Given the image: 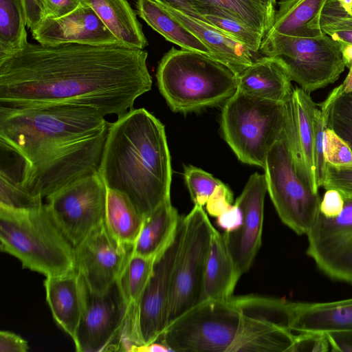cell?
<instances>
[{
    "label": "cell",
    "instance_id": "cell-1",
    "mask_svg": "<svg viewBox=\"0 0 352 352\" xmlns=\"http://www.w3.org/2000/svg\"><path fill=\"white\" fill-rule=\"evenodd\" d=\"M147 57L122 44L28 42L0 58V106L74 104L119 117L151 89Z\"/></svg>",
    "mask_w": 352,
    "mask_h": 352
},
{
    "label": "cell",
    "instance_id": "cell-2",
    "mask_svg": "<svg viewBox=\"0 0 352 352\" xmlns=\"http://www.w3.org/2000/svg\"><path fill=\"white\" fill-rule=\"evenodd\" d=\"M98 174L144 217L170 199L172 169L164 124L144 108L110 123Z\"/></svg>",
    "mask_w": 352,
    "mask_h": 352
},
{
    "label": "cell",
    "instance_id": "cell-3",
    "mask_svg": "<svg viewBox=\"0 0 352 352\" xmlns=\"http://www.w3.org/2000/svg\"><path fill=\"white\" fill-rule=\"evenodd\" d=\"M97 109L50 103L0 106V142L32 165L110 124Z\"/></svg>",
    "mask_w": 352,
    "mask_h": 352
},
{
    "label": "cell",
    "instance_id": "cell-4",
    "mask_svg": "<svg viewBox=\"0 0 352 352\" xmlns=\"http://www.w3.org/2000/svg\"><path fill=\"white\" fill-rule=\"evenodd\" d=\"M263 296L199 302L172 322L158 341L172 351L247 352Z\"/></svg>",
    "mask_w": 352,
    "mask_h": 352
},
{
    "label": "cell",
    "instance_id": "cell-5",
    "mask_svg": "<svg viewBox=\"0 0 352 352\" xmlns=\"http://www.w3.org/2000/svg\"><path fill=\"white\" fill-rule=\"evenodd\" d=\"M156 78L175 112L219 105L237 91L236 75L227 66L206 54L175 47L161 59Z\"/></svg>",
    "mask_w": 352,
    "mask_h": 352
},
{
    "label": "cell",
    "instance_id": "cell-6",
    "mask_svg": "<svg viewBox=\"0 0 352 352\" xmlns=\"http://www.w3.org/2000/svg\"><path fill=\"white\" fill-rule=\"evenodd\" d=\"M0 242L1 252L46 277L75 269L74 248L46 204L27 210L0 207Z\"/></svg>",
    "mask_w": 352,
    "mask_h": 352
},
{
    "label": "cell",
    "instance_id": "cell-7",
    "mask_svg": "<svg viewBox=\"0 0 352 352\" xmlns=\"http://www.w3.org/2000/svg\"><path fill=\"white\" fill-rule=\"evenodd\" d=\"M286 115L287 102L237 90L222 108L223 138L241 162L263 168L269 151L284 129Z\"/></svg>",
    "mask_w": 352,
    "mask_h": 352
},
{
    "label": "cell",
    "instance_id": "cell-8",
    "mask_svg": "<svg viewBox=\"0 0 352 352\" xmlns=\"http://www.w3.org/2000/svg\"><path fill=\"white\" fill-rule=\"evenodd\" d=\"M73 341L78 352L135 351L142 345L138 322L117 282L102 295L87 286L84 309Z\"/></svg>",
    "mask_w": 352,
    "mask_h": 352
},
{
    "label": "cell",
    "instance_id": "cell-9",
    "mask_svg": "<svg viewBox=\"0 0 352 352\" xmlns=\"http://www.w3.org/2000/svg\"><path fill=\"white\" fill-rule=\"evenodd\" d=\"M258 53L277 57L292 81L308 94L334 82L345 67L339 44L324 33L300 38L268 32Z\"/></svg>",
    "mask_w": 352,
    "mask_h": 352
},
{
    "label": "cell",
    "instance_id": "cell-10",
    "mask_svg": "<svg viewBox=\"0 0 352 352\" xmlns=\"http://www.w3.org/2000/svg\"><path fill=\"white\" fill-rule=\"evenodd\" d=\"M263 169L267 192L280 219L296 234H307L319 213L321 198L298 173L286 121Z\"/></svg>",
    "mask_w": 352,
    "mask_h": 352
},
{
    "label": "cell",
    "instance_id": "cell-11",
    "mask_svg": "<svg viewBox=\"0 0 352 352\" xmlns=\"http://www.w3.org/2000/svg\"><path fill=\"white\" fill-rule=\"evenodd\" d=\"M214 229L201 206L195 205L184 216V233L173 274L168 326L200 302Z\"/></svg>",
    "mask_w": 352,
    "mask_h": 352
},
{
    "label": "cell",
    "instance_id": "cell-12",
    "mask_svg": "<svg viewBox=\"0 0 352 352\" xmlns=\"http://www.w3.org/2000/svg\"><path fill=\"white\" fill-rule=\"evenodd\" d=\"M109 127L32 165L24 163L21 187L47 199L77 179L98 173Z\"/></svg>",
    "mask_w": 352,
    "mask_h": 352
},
{
    "label": "cell",
    "instance_id": "cell-13",
    "mask_svg": "<svg viewBox=\"0 0 352 352\" xmlns=\"http://www.w3.org/2000/svg\"><path fill=\"white\" fill-rule=\"evenodd\" d=\"M107 196V188L96 173L46 199L53 219L74 248L105 221Z\"/></svg>",
    "mask_w": 352,
    "mask_h": 352
},
{
    "label": "cell",
    "instance_id": "cell-14",
    "mask_svg": "<svg viewBox=\"0 0 352 352\" xmlns=\"http://www.w3.org/2000/svg\"><path fill=\"white\" fill-rule=\"evenodd\" d=\"M342 212L326 217L320 211L307 233V254L331 279L352 285V197Z\"/></svg>",
    "mask_w": 352,
    "mask_h": 352
},
{
    "label": "cell",
    "instance_id": "cell-15",
    "mask_svg": "<svg viewBox=\"0 0 352 352\" xmlns=\"http://www.w3.org/2000/svg\"><path fill=\"white\" fill-rule=\"evenodd\" d=\"M184 233V216H182L172 241L155 259L152 276L142 296L138 320L142 345L157 342L168 326L173 274Z\"/></svg>",
    "mask_w": 352,
    "mask_h": 352
},
{
    "label": "cell",
    "instance_id": "cell-16",
    "mask_svg": "<svg viewBox=\"0 0 352 352\" xmlns=\"http://www.w3.org/2000/svg\"><path fill=\"white\" fill-rule=\"evenodd\" d=\"M133 245L120 243L105 221L74 247L75 269L93 293L105 294L117 281Z\"/></svg>",
    "mask_w": 352,
    "mask_h": 352
},
{
    "label": "cell",
    "instance_id": "cell-17",
    "mask_svg": "<svg viewBox=\"0 0 352 352\" xmlns=\"http://www.w3.org/2000/svg\"><path fill=\"white\" fill-rule=\"evenodd\" d=\"M267 192L265 175L252 174L234 202L241 211L242 224L234 232H224L229 250L241 276L249 271L261 246Z\"/></svg>",
    "mask_w": 352,
    "mask_h": 352
},
{
    "label": "cell",
    "instance_id": "cell-18",
    "mask_svg": "<svg viewBox=\"0 0 352 352\" xmlns=\"http://www.w3.org/2000/svg\"><path fill=\"white\" fill-rule=\"evenodd\" d=\"M30 30L32 38L39 44L45 45L121 44L94 10L82 3L63 17L43 19Z\"/></svg>",
    "mask_w": 352,
    "mask_h": 352
},
{
    "label": "cell",
    "instance_id": "cell-19",
    "mask_svg": "<svg viewBox=\"0 0 352 352\" xmlns=\"http://www.w3.org/2000/svg\"><path fill=\"white\" fill-rule=\"evenodd\" d=\"M316 108L309 94L300 87L294 88L291 98L287 102L286 126L298 173L307 185L318 192L314 160Z\"/></svg>",
    "mask_w": 352,
    "mask_h": 352
},
{
    "label": "cell",
    "instance_id": "cell-20",
    "mask_svg": "<svg viewBox=\"0 0 352 352\" xmlns=\"http://www.w3.org/2000/svg\"><path fill=\"white\" fill-rule=\"evenodd\" d=\"M46 300L56 323L74 340L82 315L87 285L76 269L47 276Z\"/></svg>",
    "mask_w": 352,
    "mask_h": 352
},
{
    "label": "cell",
    "instance_id": "cell-21",
    "mask_svg": "<svg viewBox=\"0 0 352 352\" xmlns=\"http://www.w3.org/2000/svg\"><path fill=\"white\" fill-rule=\"evenodd\" d=\"M237 90L248 96L279 102L291 98L292 80L283 63L274 56H261L236 76Z\"/></svg>",
    "mask_w": 352,
    "mask_h": 352
},
{
    "label": "cell",
    "instance_id": "cell-22",
    "mask_svg": "<svg viewBox=\"0 0 352 352\" xmlns=\"http://www.w3.org/2000/svg\"><path fill=\"white\" fill-rule=\"evenodd\" d=\"M162 5L208 47L212 58L227 66L236 76L256 59L254 54L245 45L217 28Z\"/></svg>",
    "mask_w": 352,
    "mask_h": 352
},
{
    "label": "cell",
    "instance_id": "cell-23",
    "mask_svg": "<svg viewBox=\"0 0 352 352\" xmlns=\"http://www.w3.org/2000/svg\"><path fill=\"white\" fill-rule=\"evenodd\" d=\"M241 276L229 250L225 233L219 232L214 228L206 263L199 302L232 297Z\"/></svg>",
    "mask_w": 352,
    "mask_h": 352
},
{
    "label": "cell",
    "instance_id": "cell-24",
    "mask_svg": "<svg viewBox=\"0 0 352 352\" xmlns=\"http://www.w3.org/2000/svg\"><path fill=\"white\" fill-rule=\"evenodd\" d=\"M293 332L352 330V298L326 302H294Z\"/></svg>",
    "mask_w": 352,
    "mask_h": 352
},
{
    "label": "cell",
    "instance_id": "cell-25",
    "mask_svg": "<svg viewBox=\"0 0 352 352\" xmlns=\"http://www.w3.org/2000/svg\"><path fill=\"white\" fill-rule=\"evenodd\" d=\"M327 0H280L269 32L300 38L323 34L322 11Z\"/></svg>",
    "mask_w": 352,
    "mask_h": 352
},
{
    "label": "cell",
    "instance_id": "cell-26",
    "mask_svg": "<svg viewBox=\"0 0 352 352\" xmlns=\"http://www.w3.org/2000/svg\"><path fill=\"white\" fill-rule=\"evenodd\" d=\"M80 1L94 10L122 45L143 50L148 45L136 14L126 0Z\"/></svg>",
    "mask_w": 352,
    "mask_h": 352
},
{
    "label": "cell",
    "instance_id": "cell-27",
    "mask_svg": "<svg viewBox=\"0 0 352 352\" xmlns=\"http://www.w3.org/2000/svg\"><path fill=\"white\" fill-rule=\"evenodd\" d=\"M181 217L170 199L161 204L144 219L140 232L133 246V253L157 258L172 241Z\"/></svg>",
    "mask_w": 352,
    "mask_h": 352
},
{
    "label": "cell",
    "instance_id": "cell-28",
    "mask_svg": "<svg viewBox=\"0 0 352 352\" xmlns=\"http://www.w3.org/2000/svg\"><path fill=\"white\" fill-rule=\"evenodd\" d=\"M137 13L149 26L167 41L183 50L197 52L211 57L208 47L155 0H137Z\"/></svg>",
    "mask_w": 352,
    "mask_h": 352
},
{
    "label": "cell",
    "instance_id": "cell-29",
    "mask_svg": "<svg viewBox=\"0 0 352 352\" xmlns=\"http://www.w3.org/2000/svg\"><path fill=\"white\" fill-rule=\"evenodd\" d=\"M143 221L144 217L125 195L107 188L105 223L114 238L133 246Z\"/></svg>",
    "mask_w": 352,
    "mask_h": 352
},
{
    "label": "cell",
    "instance_id": "cell-30",
    "mask_svg": "<svg viewBox=\"0 0 352 352\" xmlns=\"http://www.w3.org/2000/svg\"><path fill=\"white\" fill-rule=\"evenodd\" d=\"M156 258L131 254L117 280L131 311L139 314V305L152 276Z\"/></svg>",
    "mask_w": 352,
    "mask_h": 352
},
{
    "label": "cell",
    "instance_id": "cell-31",
    "mask_svg": "<svg viewBox=\"0 0 352 352\" xmlns=\"http://www.w3.org/2000/svg\"><path fill=\"white\" fill-rule=\"evenodd\" d=\"M22 0H0V58L23 49L28 43Z\"/></svg>",
    "mask_w": 352,
    "mask_h": 352
},
{
    "label": "cell",
    "instance_id": "cell-32",
    "mask_svg": "<svg viewBox=\"0 0 352 352\" xmlns=\"http://www.w3.org/2000/svg\"><path fill=\"white\" fill-rule=\"evenodd\" d=\"M194 7H217L263 36L271 29L275 14L256 0H192Z\"/></svg>",
    "mask_w": 352,
    "mask_h": 352
},
{
    "label": "cell",
    "instance_id": "cell-33",
    "mask_svg": "<svg viewBox=\"0 0 352 352\" xmlns=\"http://www.w3.org/2000/svg\"><path fill=\"white\" fill-rule=\"evenodd\" d=\"M319 106L326 127L332 129L352 149V92L341 93L335 88Z\"/></svg>",
    "mask_w": 352,
    "mask_h": 352
},
{
    "label": "cell",
    "instance_id": "cell-34",
    "mask_svg": "<svg viewBox=\"0 0 352 352\" xmlns=\"http://www.w3.org/2000/svg\"><path fill=\"white\" fill-rule=\"evenodd\" d=\"M0 168V207L27 210L44 204L42 198L32 196L21 187L19 175L12 169L3 165Z\"/></svg>",
    "mask_w": 352,
    "mask_h": 352
},
{
    "label": "cell",
    "instance_id": "cell-35",
    "mask_svg": "<svg viewBox=\"0 0 352 352\" xmlns=\"http://www.w3.org/2000/svg\"><path fill=\"white\" fill-rule=\"evenodd\" d=\"M323 33L338 43H352V14L337 0H327L321 14Z\"/></svg>",
    "mask_w": 352,
    "mask_h": 352
},
{
    "label": "cell",
    "instance_id": "cell-36",
    "mask_svg": "<svg viewBox=\"0 0 352 352\" xmlns=\"http://www.w3.org/2000/svg\"><path fill=\"white\" fill-rule=\"evenodd\" d=\"M204 16L208 24L239 41L254 54L259 52L264 38L262 34L227 14H205Z\"/></svg>",
    "mask_w": 352,
    "mask_h": 352
},
{
    "label": "cell",
    "instance_id": "cell-37",
    "mask_svg": "<svg viewBox=\"0 0 352 352\" xmlns=\"http://www.w3.org/2000/svg\"><path fill=\"white\" fill-rule=\"evenodd\" d=\"M184 177L194 204L201 206L207 203L216 188L223 183L211 174L192 165L184 166Z\"/></svg>",
    "mask_w": 352,
    "mask_h": 352
},
{
    "label": "cell",
    "instance_id": "cell-38",
    "mask_svg": "<svg viewBox=\"0 0 352 352\" xmlns=\"http://www.w3.org/2000/svg\"><path fill=\"white\" fill-rule=\"evenodd\" d=\"M324 157L327 163L336 166H352V149L332 129L324 131Z\"/></svg>",
    "mask_w": 352,
    "mask_h": 352
},
{
    "label": "cell",
    "instance_id": "cell-39",
    "mask_svg": "<svg viewBox=\"0 0 352 352\" xmlns=\"http://www.w3.org/2000/svg\"><path fill=\"white\" fill-rule=\"evenodd\" d=\"M315 141L314 160L316 166V182L318 188L322 186L327 162L324 157V131L326 129L324 116L318 107L314 116Z\"/></svg>",
    "mask_w": 352,
    "mask_h": 352
},
{
    "label": "cell",
    "instance_id": "cell-40",
    "mask_svg": "<svg viewBox=\"0 0 352 352\" xmlns=\"http://www.w3.org/2000/svg\"><path fill=\"white\" fill-rule=\"evenodd\" d=\"M322 186L335 189L344 197H352V166H336L327 163Z\"/></svg>",
    "mask_w": 352,
    "mask_h": 352
},
{
    "label": "cell",
    "instance_id": "cell-41",
    "mask_svg": "<svg viewBox=\"0 0 352 352\" xmlns=\"http://www.w3.org/2000/svg\"><path fill=\"white\" fill-rule=\"evenodd\" d=\"M330 349L326 333L302 331L294 333L292 352H327Z\"/></svg>",
    "mask_w": 352,
    "mask_h": 352
},
{
    "label": "cell",
    "instance_id": "cell-42",
    "mask_svg": "<svg viewBox=\"0 0 352 352\" xmlns=\"http://www.w3.org/2000/svg\"><path fill=\"white\" fill-rule=\"evenodd\" d=\"M233 204V193L228 186L222 183L210 196L206 208L207 212L217 217Z\"/></svg>",
    "mask_w": 352,
    "mask_h": 352
},
{
    "label": "cell",
    "instance_id": "cell-43",
    "mask_svg": "<svg viewBox=\"0 0 352 352\" xmlns=\"http://www.w3.org/2000/svg\"><path fill=\"white\" fill-rule=\"evenodd\" d=\"M43 19H58L75 10L80 4V0H41Z\"/></svg>",
    "mask_w": 352,
    "mask_h": 352
},
{
    "label": "cell",
    "instance_id": "cell-44",
    "mask_svg": "<svg viewBox=\"0 0 352 352\" xmlns=\"http://www.w3.org/2000/svg\"><path fill=\"white\" fill-rule=\"evenodd\" d=\"M344 197L335 189H328L320 200L319 211L326 217H335L343 210Z\"/></svg>",
    "mask_w": 352,
    "mask_h": 352
},
{
    "label": "cell",
    "instance_id": "cell-45",
    "mask_svg": "<svg viewBox=\"0 0 352 352\" xmlns=\"http://www.w3.org/2000/svg\"><path fill=\"white\" fill-rule=\"evenodd\" d=\"M216 218L218 227L226 233L237 230L242 224V213L235 203Z\"/></svg>",
    "mask_w": 352,
    "mask_h": 352
},
{
    "label": "cell",
    "instance_id": "cell-46",
    "mask_svg": "<svg viewBox=\"0 0 352 352\" xmlns=\"http://www.w3.org/2000/svg\"><path fill=\"white\" fill-rule=\"evenodd\" d=\"M28 342L21 336L8 331H0V352H27Z\"/></svg>",
    "mask_w": 352,
    "mask_h": 352
},
{
    "label": "cell",
    "instance_id": "cell-47",
    "mask_svg": "<svg viewBox=\"0 0 352 352\" xmlns=\"http://www.w3.org/2000/svg\"><path fill=\"white\" fill-rule=\"evenodd\" d=\"M326 334L331 351L352 352V330L331 331Z\"/></svg>",
    "mask_w": 352,
    "mask_h": 352
},
{
    "label": "cell",
    "instance_id": "cell-48",
    "mask_svg": "<svg viewBox=\"0 0 352 352\" xmlns=\"http://www.w3.org/2000/svg\"><path fill=\"white\" fill-rule=\"evenodd\" d=\"M26 19L27 27L32 30L43 18L41 0H22Z\"/></svg>",
    "mask_w": 352,
    "mask_h": 352
},
{
    "label": "cell",
    "instance_id": "cell-49",
    "mask_svg": "<svg viewBox=\"0 0 352 352\" xmlns=\"http://www.w3.org/2000/svg\"><path fill=\"white\" fill-rule=\"evenodd\" d=\"M163 5L169 6L182 12L186 15L205 22L208 24L204 16H202L194 7L192 0H155ZM210 25V24H209Z\"/></svg>",
    "mask_w": 352,
    "mask_h": 352
},
{
    "label": "cell",
    "instance_id": "cell-50",
    "mask_svg": "<svg viewBox=\"0 0 352 352\" xmlns=\"http://www.w3.org/2000/svg\"><path fill=\"white\" fill-rule=\"evenodd\" d=\"M135 351L138 352H171L170 348L160 342H154L139 346Z\"/></svg>",
    "mask_w": 352,
    "mask_h": 352
},
{
    "label": "cell",
    "instance_id": "cell-51",
    "mask_svg": "<svg viewBox=\"0 0 352 352\" xmlns=\"http://www.w3.org/2000/svg\"><path fill=\"white\" fill-rule=\"evenodd\" d=\"M338 43V42H337ZM342 54V60L345 67L350 68L352 66V43H338Z\"/></svg>",
    "mask_w": 352,
    "mask_h": 352
},
{
    "label": "cell",
    "instance_id": "cell-52",
    "mask_svg": "<svg viewBox=\"0 0 352 352\" xmlns=\"http://www.w3.org/2000/svg\"><path fill=\"white\" fill-rule=\"evenodd\" d=\"M338 91L341 93L352 92V66L349 68V72L343 82L336 87Z\"/></svg>",
    "mask_w": 352,
    "mask_h": 352
},
{
    "label": "cell",
    "instance_id": "cell-53",
    "mask_svg": "<svg viewBox=\"0 0 352 352\" xmlns=\"http://www.w3.org/2000/svg\"><path fill=\"white\" fill-rule=\"evenodd\" d=\"M272 13L275 12L276 0H256Z\"/></svg>",
    "mask_w": 352,
    "mask_h": 352
},
{
    "label": "cell",
    "instance_id": "cell-54",
    "mask_svg": "<svg viewBox=\"0 0 352 352\" xmlns=\"http://www.w3.org/2000/svg\"><path fill=\"white\" fill-rule=\"evenodd\" d=\"M342 7L351 14H352V0H337Z\"/></svg>",
    "mask_w": 352,
    "mask_h": 352
}]
</instances>
